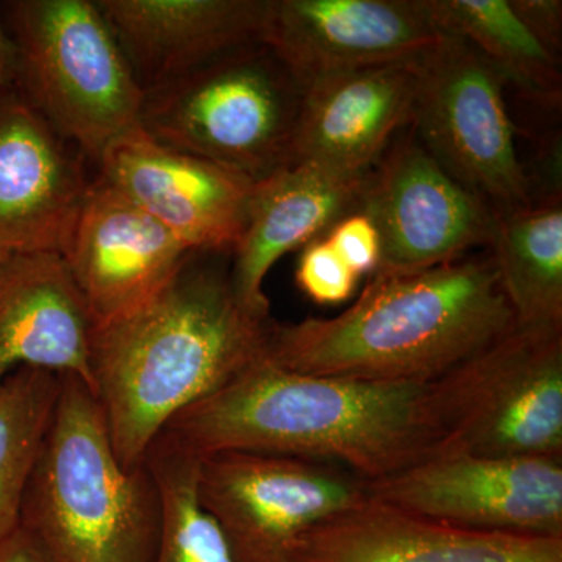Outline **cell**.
Instances as JSON below:
<instances>
[{
    "label": "cell",
    "instance_id": "11",
    "mask_svg": "<svg viewBox=\"0 0 562 562\" xmlns=\"http://www.w3.org/2000/svg\"><path fill=\"white\" fill-rule=\"evenodd\" d=\"M382 238L373 273L416 272L490 247L495 211L402 132L368 173L360 210ZM372 273V276H373Z\"/></svg>",
    "mask_w": 562,
    "mask_h": 562
},
{
    "label": "cell",
    "instance_id": "1",
    "mask_svg": "<svg viewBox=\"0 0 562 562\" xmlns=\"http://www.w3.org/2000/svg\"><path fill=\"white\" fill-rule=\"evenodd\" d=\"M273 325L236 292L232 255L194 251L149 301L92 327L94 395L121 464L143 465L177 414L265 357Z\"/></svg>",
    "mask_w": 562,
    "mask_h": 562
},
{
    "label": "cell",
    "instance_id": "28",
    "mask_svg": "<svg viewBox=\"0 0 562 562\" xmlns=\"http://www.w3.org/2000/svg\"><path fill=\"white\" fill-rule=\"evenodd\" d=\"M0 562H52L38 542L24 528H18L0 543Z\"/></svg>",
    "mask_w": 562,
    "mask_h": 562
},
{
    "label": "cell",
    "instance_id": "7",
    "mask_svg": "<svg viewBox=\"0 0 562 562\" xmlns=\"http://www.w3.org/2000/svg\"><path fill=\"white\" fill-rule=\"evenodd\" d=\"M438 452L562 460V327L514 324L428 384Z\"/></svg>",
    "mask_w": 562,
    "mask_h": 562
},
{
    "label": "cell",
    "instance_id": "13",
    "mask_svg": "<svg viewBox=\"0 0 562 562\" xmlns=\"http://www.w3.org/2000/svg\"><path fill=\"white\" fill-rule=\"evenodd\" d=\"M95 176L127 195L191 251L232 255L255 181L151 139L139 125L102 155Z\"/></svg>",
    "mask_w": 562,
    "mask_h": 562
},
{
    "label": "cell",
    "instance_id": "27",
    "mask_svg": "<svg viewBox=\"0 0 562 562\" xmlns=\"http://www.w3.org/2000/svg\"><path fill=\"white\" fill-rule=\"evenodd\" d=\"M516 16L543 49L561 61L562 2L561 0H508Z\"/></svg>",
    "mask_w": 562,
    "mask_h": 562
},
{
    "label": "cell",
    "instance_id": "26",
    "mask_svg": "<svg viewBox=\"0 0 562 562\" xmlns=\"http://www.w3.org/2000/svg\"><path fill=\"white\" fill-rule=\"evenodd\" d=\"M336 254L358 276L371 277L382 260V238L371 217L361 211L347 214L325 235Z\"/></svg>",
    "mask_w": 562,
    "mask_h": 562
},
{
    "label": "cell",
    "instance_id": "2",
    "mask_svg": "<svg viewBox=\"0 0 562 562\" xmlns=\"http://www.w3.org/2000/svg\"><path fill=\"white\" fill-rule=\"evenodd\" d=\"M161 436L195 458L281 454L338 465L366 483L441 446L428 384L295 372L268 355L177 414Z\"/></svg>",
    "mask_w": 562,
    "mask_h": 562
},
{
    "label": "cell",
    "instance_id": "15",
    "mask_svg": "<svg viewBox=\"0 0 562 562\" xmlns=\"http://www.w3.org/2000/svg\"><path fill=\"white\" fill-rule=\"evenodd\" d=\"M194 251L127 195L95 176L63 254L92 327L154 297Z\"/></svg>",
    "mask_w": 562,
    "mask_h": 562
},
{
    "label": "cell",
    "instance_id": "5",
    "mask_svg": "<svg viewBox=\"0 0 562 562\" xmlns=\"http://www.w3.org/2000/svg\"><path fill=\"white\" fill-rule=\"evenodd\" d=\"M18 90L98 166L138 127L144 92L94 0H7Z\"/></svg>",
    "mask_w": 562,
    "mask_h": 562
},
{
    "label": "cell",
    "instance_id": "19",
    "mask_svg": "<svg viewBox=\"0 0 562 562\" xmlns=\"http://www.w3.org/2000/svg\"><path fill=\"white\" fill-rule=\"evenodd\" d=\"M92 321L60 254H10L0 265V383L20 368L77 376L94 394Z\"/></svg>",
    "mask_w": 562,
    "mask_h": 562
},
{
    "label": "cell",
    "instance_id": "18",
    "mask_svg": "<svg viewBox=\"0 0 562 562\" xmlns=\"http://www.w3.org/2000/svg\"><path fill=\"white\" fill-rule=\"evenodd\" d=\"M143 92L261 41L269 0H94Z\"/></svg>",
    "mask_w": 562,
    "mask_h": 562
},
{
    "label": "cell",
    "instance_id": "30",
    "mask_svg": "<svg viewBox=\"0 0 562 562\" xmlns=\"http://www.w3.org/2000/svg\"><path fill=\"white\" fill-rule=\"evenodd\" d=\"M10 251L3 249V247H0V265H2L3 261H5V258L9 257Z\"/></svg>",
    "mask_w": 562,
    "mask_h": 562
},
{
    "label": "cell",
    "instance_id": "16",
    "mask_svg": "<svg viewBox=\"0 0 562 562\" xmlns=\"http://www.w3.org/2000/svg\"><path fill=\"white\" fill-rule=\"evenodd\" d=\"M419 61L350 70L305 87L290 165L366 173L412 127Z\"/></svg>",
    "mask_w": 562,
    "mask_h": 562
},
{
    "label": "cell",
    "instance_id": "29",
    "mask_svg": "<svg viewBox=\"0 0 562 562\" xmlns=\"http://www.w3.org/2000/svg\"><path fill=\"white\" fill-rule=\"evenodd\" d=\"M16 80V50L0 18V87L14 85Z\"/></svg>",
    "mask_w": 562,
    "mask_h": 562
},
{
    "label": "cell",
    "instance_id": "9",
    "mask_svg": "<svg viewBox=\"0 0 562 562\" xmlns=\"http://www.w3.org/2000/svg\"><path fill=\"white\" fill-rule=\"evenodd\" d=\"M195 491L235 562H292L306 532L369 498L338 465L249 452L199 458Z\"/></svg>",
    "mask_w": 562,
    "mask_h": 562
},
{
    "label": "cell",
    "instance_id": "17",
    "mask_svg": "<svg viewBox=\"0 0 562 562\" xmlns=\"http://www.w3.org/2000/svg\"><path fill=\"white\" fill-rule=\"evenodd\" d=\"M292 562H562V538L464 530L369 497L306 532Z\"/></svg>",
    "mask_w": 562,
    "mask_h": 562
},
{
    "label": "cell",
    "instance_id": "3",
    "mask_svg": "<svg viewBox=\"0 0 562 562\" xmlns=\"http://www.w3.org/2000/svg\"><path fill=\"white\" fill-rule=\"evenodd\" d=\"M516 324L491 254L373 273L333 317L273 325L268 358L290 371L430 384Z\"/></svg>",
    "mask_w": 562,
    "mask_h": 562
},
{
    "label": "cell",
    "instance_id": "25",
    "mask_svg": "<svg viewBox=\"0 0 562 562\" xmlns=\"http://www.w3.org/2000/svg\"><path fill=\"white\" fill-rule=\"evenodd\" d=\"M360 279L325 236L303 247L295 269L299 290L317 305H341L350 301Z\"/></svg>",
    "mask_w": 562,
    "mask_h": 562
},
{
    "label": "cell",
    "instance_id": "10",
    "mask_svg": "<svg viewBox=\"0 0 562 562\" xmlns=\"http://www.w3.org/2000/svg\"><path fill=\"white\" fill-rule=\"evenodd\" d=\"M369 497L464 530L562 538V460L436 452L369 482Z\"/></svg>",
    "mask_w": 562,
    "mask_h": 562
},
{
    "label": "cell",
    "instance_id": "4",
    "mask_svg": "<svg viewBox=\"0 0 562 562\" xmlns=\"http://www.w3.org/2000/svg\"><path fill=\"white\" fill-rule=\"evenodd\" d=\"M60 379L20 527L52 562H155L162 508L150 469L124 468L90 387Z\"/></svg>",
    "mask_w": 562,
    "mask_h": 562
},
{
    "label": "cell",
    "instance_id": "12",
    "mask_svg": "<svg viewBox=\"0 0 562 562\" xmlns=\"http://www.w3.org/2000/svg\"><path fill=\"white\" fill-rule=\"evenodd\" d=\"M430 0H269L261 41L303 87L420 61L442 40Z\"/></svg>",
    "mask_w": 562,
    "mask_h": 562
},
{
    "label": "cell",
    "instance_id": "8",
    "mask_svg": "<svg viewBox=\"0 0 562 562\" xmlns=\"http://www.w3.org/2000/svg\"><path fill=\"white\" fill-rule=\"evenodd\" d=\"M412 131L435 160L494 210L532 201L505 99V77L471 44L443 33L419 61Z\"/></svg>",
    "mask_w": 562,
    "mask_h": 562
},
{
    "label": "cell",
    "instance_id": "14",
    "mask_svg": "<svg viewBox=\"0 0 562 562\" xmlns=\"http://www.w3.org/2000/svg\"><path fill=\"white\" fill-rule=\"evenodd\" d=\"M94 177L16 85L0 87V247L65 254Z\"/></svg>",
    "mask_w": 562,
    "mask_h": 562
},
{
    "label": "cell",
    "instance_id": "22",
    "mask_svg": "<svg viewBox=\"0 0 562 562\" xmlns=\"http://www.w3.org/2000/svg\"><path fill=\"white\" fill-rule=\"evenodd\" d=\"M443 32L460 36L532 102L560 106L561 61L543 49L508 0H430Z\"/></svg>",
    "mask_w": 562,
    "mask_h": 562
},
{
    "label": "cell",
    "instance_id": "24",
    "mask_svg": "<svg viewBox=\"0 0 562 562\" xmlns=\"http://www.w3.org/2000/svg\"><path fill=\"white\" fill-rule=\"evenodd\" d=\"M162 508L155 562H235L224 536L198 501L199 458L158 436L146 457Z\"/></svg>",
    "mask_w": 562,
    "mask_h": 562
},
{
    "label": "cell",
    "instance_id": "21",
    "mask_svg": "<svg viewBox=\"0 0 562 562\" xmlns=\"http://www.w3.org/2000/svg\"><path fill=\"white\" fill-rule=\"evenodd\" d=\"M494 211L490 254L517 324L562 327V194Z\"/></svg>",
    "mask_w": 562,
    "mask_h": 562
},
{
    "label": "cell",
    "instance_id": "23",
    "mask_svg": "<svg viewBox=\"0 0 562 562\" xmlns=\"http://www.w3.org/2000/svg\"><path fill=\"white\" fill-rule=\"evenodd\" d=\"M60 386V373L35 368L16 369L0 383V543L20 528Z\"/></svg>",
    "mask_w": 562,
    "mask_h": 562
},
{
    "label": "cell",
    "instance_id": "6",
    "mask_svg": "<svg viewBox=\"0 0 562 562\" xmlns=\"http://www.w3.org/2000/svg\"><path fill=\"white\" fill-rule=\"evenodd\" d=\"M305 87L262 43L144 92L139 128L157 143L260 181L290 165Z\"/></svg>",
    "mask_w": 562,
    "mask_h": 562
},
{
    "label": "cell",
    "instance_id": "20",
    "mask_svg": "<svg viewBox=\"0 0 562 562\" xmlns=\"http://www.w3.org/2000/svg\"><path fill=\"white\" fill-rule=\"evenodd\" d=\"M371 172V171H369ZM292 162L255 181L241 241L232 254V279L241 301L271 314L266 277L284 255L324 238L336 222L360 210L368 173Z\"/></svg>",
    "mask_w": 562,
    "mask_h": 562
}]
</instances>
